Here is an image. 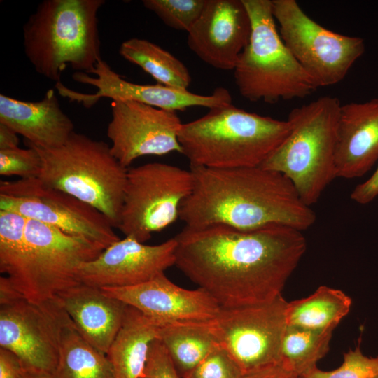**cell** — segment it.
I'll list each match as a JSON object with an SVG mask.
<instances>
[{
  "instance_id": "83f0119b",
  "label": "cell",
  "mask_w": 378,
  "mask_h": 378,
  "mask_svg": "<svg viewBox=\"0 0 378 378\" xmlns=\"http://www.w3.org/2000/svg\"><path fill=\"white\" fill-rule=\"evenodd\" d=\"M27 220L20 214L0 209V272L18 293L24 274Z\"/></svg>"
},
{
  "instance_id": "52a82bcc",
  "label": "cell",
  "mask_w": 378,
  "mask_h": 378,
  "mask_svg": "<svg viewBox=\"0 0 378 378\" xmlns=\"http://www.w3.org/2000/svg\"><path fill=\"white\" fill-rule=\"evenodd\" d=\"M250 17L249 41L233 70L240 94L274 104L303 99L317 88L281 39L271 0H242Z\"/></svg>"
},
{
  "instance_id": "d590c367",
  "label": "cell",
  "mask_w": 378,
  "mask_h": 378,
  "mask_svg": "<svg viewBox=\"0 0 378 378\" xmlns=\"http://www.w3.org/2000/svg\"><path fill=\"white\" fill-rule=\"evenodd\" d=\"M298 376L282 362L251 372L239 378H297Z\"/></svg>"
},
{
  "instance_id": "30bf717a",
  "label": "cell",
  "mask_w": 378,
  "mask_h": 378,
  "mask_svg": "<svg viewBox=\"0 0 378 378\" xmlns=\"http://www.w3.org/2000/svg\"><path fill=\"white\" fill-rule=\"evenodd\" d=\"M27 219L26 256L19 293L31 302L41 303L79 284L80 265L94 260L104 248L85 237Z\"/></svg>"
},
{
  "instance_id": "8992f818",
  "label": "cell",
  "mask_w": 378,
  "mask_h": 378,
  "mask_svg": "<svg viewBox=\"0 0 378 378\" xmlns=\"http://www.w3.org/2000/svg\"><path fill=\"white\" fill-rule=\"evenodd\" d=\"M26 145L41 157L38 178L43 183L93 206L118 227L128 169L113 156L109 145L76 132L57 148Z\"/></svg>"
},
{
  "instance_id": "cb8c5ba5",
  "label": "cell",
  "mask_w": 378,
  "mask_h": 378,
  "mask_svg": "<svg viewBox=\"0 0 378 378\" xmlns=\"http://www.w3.org/2000/svg\"><path fill=\"white\" fill-rule=\"evenodd\" d=\"M54 374L57 378H114L107 356L83 337L71 318L61 332Z\"/></svg>"
},
{
  "instance_id": "7402d4cb",
  "label": "cell",
  "mask_w": 378,
  "mask_h": 378,
  "mask_svg": "<svg viewBox=\"0 0 378 378\" xmlns=\"http://www.w3.org/2000/svg\"><path fill=\"white\" fill-rule=\"evenodd\" d=\"M160 326L136 309L127 307L122 326L106 356L114 378H140L150 344L158 339Z\"/></svg>"
},
{
  "instance_id": "484cf974",
  "label": "cell",
  "mask_w": 378,
  "mask_h": 378,
  "mask_svg": "<svg viewBox=\"0 0 378 378\" xmlns=\"http://www.w3.org/2000/svg\"><path fill=\"white\" fill-rule=\"evenodd\" d=\"M119 54L125 60L141 68L158 84L188 90L191 83V76L186 65L151 41L131 38L121 43Z\"/></svg>"
},
{
  "instance_id": "836d02e7",
  "label": "cell",
  "mask_w": 378,
  "mask_h": 378,
  "mask_svg": "<svg viewBox=\"0 0 378 378\" xmlns=\"http://www.w3.org/2000/svg\"><path fill=\"white\" fill-rule=\"evenodd\" d=\"M378 197V167L367 180L357 185L351 193L354 202L365 204Z\"/></svg>"
},
{
  "instance_id": "e0dca14e",
  "label": "cell",
  "mask_w": 378,
  "mask_h": 378,
  "mask_svg": "<svg viewBox=\"0 0 378 378\" xmlns=\"http://www.w3.org/2000/svg\"><path fill=\"white\" fill-rule=\"evenodd\" d=\"M251 31L242 0H206L204 9L188 32L189 48L215 69L234 70Z\"/></svg>"
},
{
  "instance_id": "ba28073f",
  "label": "cell",
  "mask_w": 378,
  "mask_h": 378,
  "mask_svg": "<svg viewBox=\"0 0 378 378\" xmlns=\"http://www.w3.org/2000/svg\"><path fill=\"white\" fill-rule=\"evenodd\" d=\"M284 43L318 88L341 82L364 54V40L332 31L311 18L295 0H271Z\"/></svg>"
},
{
  "instance_id": "f546056e",
  "label": "cell",
  "mask_w": 378,
  "mask_h": 378,
  "mask_svg": "<svg viewBox=\"0 0 378 378\" xmlns=\"http://www.w3.org/2000/svg\"><path fill=\"white\" fill-rule=\"evenodd\" d=\"M378 375V356L363 354L359 346L344 355L341 366L331 371H323L317 367L297 378H371Z\"/></svg>"
},
{
  "instance_id": "ac0fdd59",
  "label": "cell",
  "mask_w": 378,
  "mask_h": 378,
  "mask_svg": "<svg viewBox=\"0 0 378 378\" xmlns=\"http://www.w3.org/2000/svg\"><path fill=\"white\" fill-rule=\"evenodd\" d=\"M102 291L132 307L159 326L212 319L220 309L204 290H188L162 274L146 282L128 287L103 288Z\"/></svg>"
},
{
  "instance_id": "44dd1931",
  "label": "cell",
  "mask_w": 378,
  "mask_h": 378,
  "mask_svg": "<svg viewBox=\"0 0 378 378\" xmlns=\"http://www.w3.org/2000/svg\"><path fill=\"white\" fill-rule=\"evenodd\" d=\"M57 298L83 337L106 355L122 326L127 305L101 288L82 283Z\"/></svg>"
},
{
  "instance_id": "603a6c76",
  "label": "cell",
  "mask_w": 378,
  "mask_h": 378,
  "mask_svg": "<svg viewBox=\"0 0 378 378\" xmlns=\"http://www.w3.org/2000/svg\"><path fill=\"white\" fill-rule=\"evenodd\" d=\"M209 321L172 323L159 327L158 340L181 378L219 346Z\"/></svg>"
},
{
  "instance_id": "9a60e30c",
  "label": "cell",
  "mask_w": 378,
  "mask_h": 378,
  "mask_svg": "<svg viewBox=\"0 0 378 378\" xmlns=\"http://www.w3.org/2000/svg\"><path fill=\"white\" fill-rule=\"evenodd\" d=\"M90 74L94 76L76 72L73 74V78L76 82L96 88L97 91L93 94L76 92L65 87L61 82L57 83L55 87L62 97L82 104L86 108L92 107L102 98L134 101L174 112L192 106L211 109L230 104L232 101L229 91L222 87L216 88L211 94L202 95L158 83H134L123 79L102 59Z\"/></svg>"
},
{
  "instance_id": "5bb4252c",
  "label": "cell",
  "mask_w": 378,
  "mask_h": 378,
  "mask_svg": "<svg viewBox=\"0 0 378 378\" xmlns=\"http://www.w3.org/2000/svg\"><path fill=\"white\" fill-rule=\"evenodd\" d=\"M183 123L174 111L130 100H113L106 134L111 150L125 168L146 155L181 153L178 133Z\"/></svg>"
},
{
  "instance_id": "277c9868",
  "label": "cell",
  "mask_w": 378,
  "mask_h": 378,
  "mask_svg": "<svg viewBox=\"0 0 378 378\" xmlns=\"http://www.w3.org/2000/svg\"><path fill=\"white\" fill-rule=\"evenodd\" d=\"M104 0H43L23 25L24 54L42 76L60 82L71 66L87 74L101 57L98 12Z\"/></svg>"
},
{
  "instance_id": "d6986e66",
  "label": "cell",
  "mask_w": 378,
  "mask_h": 378,
  "mask_svg": "<svg viewBox=\"0 0 378 378\" xmlns=\"http://www.w3.org/2000/svg\"><path fill=\"white\" fill-rule=\"evenodd\" d=\"M378 160V98L342 104L335 150L336 176L365 174Z\"/></svg>"
},
{
  "instance_id": "8d00e7d4",
  "label": "cell",
  "mask_w": 378,
  "mask_h": 378,
  "mask_svg": "<svg viewBox=\"0 0 378 378\" xmlns=\"http://www.w3.org/2000/svg\"><path fill=\"white\" fill-rule=\"evenodd\" d=\"M18 134L6 125L0 123V150L19 147Z\"/></svg>"
},
{
  "instance_id": "4316f807",
  "label": "cell",
  "mask_w": 378,
  "mask_h": 378,
  "mask_svg": "<svg viewBox=\"0 0 378 378\" xmlns=\"http://www.w3.org/2000/svg\"><path fill=\"white\" fill-rule=\"evenodd\" d=\"M335 328L312 330L287 326L281 344V360L298 377L316 368L328 353Z\"/></svg>"
},
{
  "instance_id": "7a4b0ae2",
  "label": "cell",
  "mask_w": 378,
  "mask_h": 378,
  "mask_svg": "<svg viewBox=\"0 0 378 378\" xmlns=\"http://www.w3.org/2000/svg\"><path fill=\"white\" fill-rule=\"evenodd\" d=\"M191 194L179 218L189 228L225 225L252 230L279 225L300 231L316 216L283 174L262 167L212 169L190 166Z\"/></svg>"
},
{
  "instance_id": "f1b7e54d",
  "label": "cell",
  "mask_w": 378,
  "mask_h": 378,
  "mask_svg": "<svg viewBox=\"0 0 378 378\" xmlns=\"http://www.w3.org/2000/svg\"><path fill=\"white\" fill-rule=\"evenodd\" d=\"M206 0H144V6L167 26L188 32L200 18Z\"/></svg>"
},
{
  "instance_id": "1f68e13d",
  "label": "cell",
  "mask_w": 378,
  "mask_h": 378,
  "mask_svg": "<svg viewBox=\"0 0 378 378\" xmlns=\"http://www.w3.org/2000/svg\"><path fill=\"white\" fill-rule=\"evenodd\" d=\"M242 372L220 346L182 378H239Z\"/></svg>"
},
{
  "instance_id": "d6a6232c",
  "label": "cell",
  "mask_w": 378,
  "mask_h": 378,
  "mask_svg": "<svg viewBox=\"0 0 378 378\" xmlns=\"http://www.w3.org/2000/svg\"><path fill=\"white\" fill-rule=\"evenodd\" d=\"M140 378H181L168 351L158 339L150 344L147 361Z\"/></svg>"
},
{
  "instance_id": "7c38bea8",
  "label": "cell",
  "mask_w": 378,
  "mask_h": 378,
  "mask_svg": "<svg viewBox=\"0 0 378 378\" xmlns=\"http://www.w3.org/2000/svg\"><path fill=\"white\" fill-rule=\"evenodd\" d=\"M0 209L85 237L104 249L120 239L103 214L38 177L1 181Z\"/></svg>"
},
{
  "instance_id": "8fae6325",
  "label": "cell",
  "mask_w": 378,
  "mask_h": 378,
  "mask_svg": "<svg viewBox=\"0 0 378 378\" xmlns=\"http://www.w3.org/2000/svg\"><path fill=\"white\" fill-rule=\"evenodd\" d=\"M288 302L279 295L265 303L222 308L209 321L219 346L242 374L281 360V344L287 327Z\"/></svg>"
},
{
  "instance_id": "74e56055",
  "label": "cell",
  "mask_w": 378,
  "mask_h": 378,
  "mask_svg": "<svg viewBox=\"0 0 378 378\" xmlns=\"http://www.w3.org/2000/svg\"><path fill=\"white\" fill-rule=\"evenodd\" d=\"M21 378H57L52 373L24 371Z\"/></svg>"
},
{
  "instance_id": "d4e9b609",
  "label": "cell",
  "mask_w": 378,
  "mask_h": 378,
  "mask_svg": "<svg viewBox=\"0 0 378 378\" xmlns=\"http://www.w3.org/2000/svg\"><path fill=\"white\" fill-rule=\"evenodd\" d=\"M351 303L342 290L321 286L307 298L288 302L287 326L312 330L336 328L348 314Z\"/></svg>"
},
{
  "instance_id": "4fadbf2b",
  "label": "cell",
  "mask_w": 378,
  "mask_h": 378,
  "mask_svg": "<svg viewBox=\"0 0 378 378\" xmlns=\"http://www.w3.org/2000/svg\"><path fill=\"white\" fill-rule=\"evenodd\" d=\"M69 320L57 298L34 303L19 297L0 304V348L13 353L25 371L54 374Z\"/></svg>"
},
{
  "instance_id": "6da1fadb",
  "label": "cell",
  "mask_w": 378,
  "mask_h": 378,
  "mask_svg": "<svg viewBox=\"0 0 378 378\" xmlns=\"http://www.w3.org/2000/svg\"><path fill=\"white\" fill-rule=\"evenodd\" d=\"M174 237L175 265L222 308L274 300L307 249L302 231L279 225L184 227Z\"/></svg>"
},
{
  "instance_id": "4dcf8cb0",
  "label": "cell",
  "mask_w": 378,
  "mask_h": 378,
  "mask_svg": "<svg viewBox=\"0 0 378 378\" xmlns=\"http://www.w3.org/2000/svg\"><path fill=\"white\" fill-rule=\"evenodd\" d=\"M41 159L38 151L31 146L0 150V174L18 176L21 178L38 177Z\"/></svg>"
},
{
  "instance_id": "f35d334b",
  "label": "cell",
  "mask_w": 378,
  "mask_h": 378,
  "mask_svg": "<svg viewBox=\"0 0 378 378\" xmlns=\"http://www.w3.org/2000/svg\"><path fill=\"white\" fill-rule=\"evenodd\" d=\"M371 378H378V375L375 376V377H371Z\"/></svg>"
},
{
  "instance_id": "9c48e42d",
  "label": "cell",
  "mask_w": 378,
  "mask_h": 378,
  "mask_svg": "<svg viewBox=\"0 0 378 378\" xmlns=\"http://www.w3.org/2000/svg\"><path fill=\"white\" fill-rule=\"evenodd\" d=\"M192 187L191 171L173 164L150 162L128 169L118 229L146 242L179 218Z\"/></svg>"
},
{
  "instance_id": "2e32d148",
  "label": "cell",
  "mask_w": 378,
  "mask_h": 378,
  "mask_svg": "<svg viewBox=\"0 0 378 378\" xmlns=\"http://www.w3.org/2000/svg\"><path fill=\"white\" fill-rule=\"evenodd\" d=\"M175 237L147 245L125 237L106 248L97 258L80 265V283L99 288H122L150 281L175 265Z\"/></svg>"
},
{
  "instance_id": "5b68a950",
  "label": "cell",
  "mask_w": 378,
  "mask_h": 378,
  "mask_svg": "<svg viewBox=\"0 0 378 378\" xmlns=\"http://www.w3.org/2000/svg\"><path fill=\"white\" fill-rule=\"evenodd\" d=\"M341 106L337 97L323 96L294 108L287 118L288 135L261 165L285 175L310 206L337 178L335 150Z\"/></svg>"
},
{
  "instance_id": "ffe728a7",
  "label": "cell",
  "mask_w": 378,
  "mask_h": 378,
  "mask_svg": "<svg viewBox=\"0 0 378 378\" xmlns=\"http://www.w3.org/2000/svg\"><path fill=\"white\" fill-rule=\"evenodd\" d=\"M0 123L22 135L26 144L46 149L61 146L75 132L72 120L62 109L53 89L37 102L1 94Z\"/></svg>"
},
{
  "instance_id": "3957f363",
  "label": "cell",
  "mask_w": 378,
  "mask_h": 378,
  "mask_svg": "<svg viewBox=\"0 0 378 378\" xmlns=\"http://www.w3.org/2000/svg\"><path fill=\"white\" fill-rule=\"evenodd\" d=\"M287 120L246 111L232 104L183 123L181 154L190 166L236 169L261 166L290 132Z\"/></svg>"
},
{
  "instance_id": "e575fe53",
  "label": "cell",
  "mask_w": 378,
  "mask_h": 378,
  "mask_svg": "<svg viewBox=\"0 0 378 378\" xmlns=\"http://www.w3.org/2000/svg\"><path fill=\"white\" fill-rule=\"evenodd\" d=\"M24 370L12 352L0 348V378H21Z\"/></svg>"
}]
</instances>
